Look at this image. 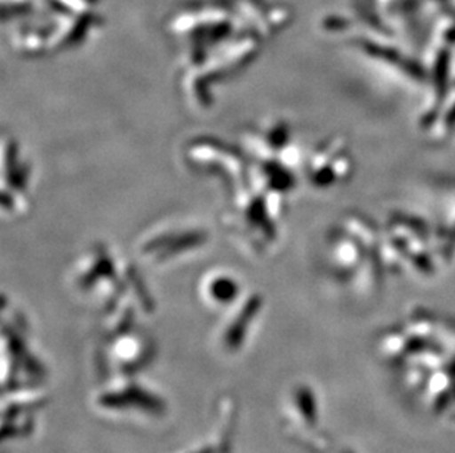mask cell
Returning a JSON list of instances; mask_svg holds the SVG:
<instances>
[{
  "label": "cell",
  "instance_id": "4",
  "mask_svg": "<svg viewBox=\"0 0 455 453\" xmlns=\"http://www.w3.org/2000/svg\"><path fill=\"white\" fill-rule=\"evenodd\" d=\"M31 4V0H4V6H11L12 9L27 8Z\"/></svg>",
  "mask_w": 455,
  "mask_h": 453
},
{
  "label": "cell",
  "instance_id": "2",
  "mask_svg": "<svg viewBox=\"0 0 455 453\" xmlns=\"http://www.w3.org/2000/svg\"><path fill=\"white\" fill-rule=\"evenodd\" d=\"M259 309H261V298L258 295L251 296L250 299L242 305L239 313L228 324L223 336L224 345L228 351H237L243 345L246 330L250 329V325L252 324V320Z\"/></svg>",
  "mask_w": 455,
  "mask_h": 453
},
{
  "label": "cell",
  "instance_id": "1",
  "mask_svg": "<svg viewBox=\"0 0 455 453\" xmlns=\"http://www.w3.org/2000/svg\"><path fill=\"white\" fill-rule=\"evenodd\" d=\"M105 408H140L148 412H163L164 403L155 394L149 393L138 385H127L118 392H109L100 398Z\"/></svg>",
  "mask_w": 455,
  "mask_h": 453
},
{
  "label": "cell",
  "instance_id": "3",
  "mask_svg": "<svg viewBox=\"0 0 455 453\" xmlns=\"http://www.w3.org/2000/svg\"><path fill=\"white\" fill-rule=\"evenodd\" d=\"M241 293L239 282L230 274H214L206 278L205 295L217 305L232 304Z\"/></svg>",
  "mask_w": 455,
  "mask_h": 453
}]
</instances>
